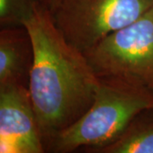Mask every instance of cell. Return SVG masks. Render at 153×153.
Wrapping results in <instances>:
<instances>
[{
	"label": "cell",
	"mask_w": 153,
	"mask_h": 153,
	"mask_svg": "<svg viewBox=\"0 0 153 153\" xmlns=\"http://www.w3.org/2000/svg\"><path fill=\"white\" fill-rule=\"evenodd\" d=\"M33 58V41L25 26L1 28L0 85L28 88Z\"/></svg>",
	"instance_id": "6"
},
{
	"label": "cell",
	"mask_w": 153,
	"mask_h": 153,
	"mask_svg": "<svg viewBox=\"0 0 153 153\" xmlns=\"http://www.w3.org/2000/svg\"><path fill=\"white\" fill-rule=\"evenodd\" d=\"M152 6L153 0H57L50 14L66 40L85 52Z\"/></svg>",
	"instance_id": "4"
},
{
	"label": "cell",
	"mask_w": 153,
	"mask_h": 153,
	"mask_svg": "<svg viewBox=\"0 0 153 153\" xmlns=\"http://www.w3.org/2000/svg\"><path fill=\"white\" fill-rule=\"evenodd\" d=\"M0 152H46L29 89L23 85H0Z\"/></svg>",
	"instance_id": "5"
},
{
	"label": "cell",
	"mask_w": 153,
	"mask_h": 153,
	"mask_svg": "<svg viewBox=\"0 0 153 153\" xmlns=\"http://www.w3.org/2000/svg\"><path fill=\"white\" fill-rule=\"evenodd\" d=\"M39 0H0L1 28L24 26Z\"/></svg>",
	"instance_id": "8"
},
{
	"label": "cell",
	"mask_w": 153,
	"mask_h": 153,
	"mask_svg": "<svg viewBox=\"0 0 153 153\" xmlns=\"http://www.w3.org/2000/svg\"><path fill=\"white\" fill-rule=\"evenodd\" d=\"M83 53L99 77L117 78L153 89V6Z\"/></svg>",
	"instance_id": "3"
},
{
	"label": "cell",
	"mask_w": 153,
	"mask_h": 153,
	"mask_svg": "<svg viewBox=\"0 0 153 153\" xmlns=\"http://www.w3.org/2000/svg\"><path fill=\"white\" fill-rule=\"evenodd\" d=\"M90 153H153V108L137 114L113 142Z\"/></svg>",
	"instance_id": "7"
},
{
	"label": "cell",
	"mask_w": 153,
	"mask_h": 153,
	"mask_svg": "<svg viewBox=\"0 0 153 153\" xmlns=\"http://www.w3.org/2000/svg\"><path fill=\"white\" fill-rule=\"evenodd\" d=\"M24 26L34 51L28 89L46 152L55 136L91 107L100 78L84 53L66 40L40 1Z\"/></svg>",
	"instance_id": "1"
},
{
	"label": "cell",
	"mask_w": 153,
	"mask_h": 153,
	"mask_svg": "<svg viewBox=\"0 0 153 153\" xmlns=\"http://www.w3.org/2000/svg\"><path fill=\"white\" fill-rule=\"evenodd\" d=\"M44 6H46V8H48L49 11H51L54 7H55V4L57 2V0H39Z\"/></svg>",
	"instance_id": "9"
},
{
	"label": "cell",
	"mask_w": 153,
	"mask_h": 153,
	"mask_svg": "<svg viewBox=\"0 0 153 153\" xmlns=\"http://www.w3.org/2000/svg\"><path fill=\"white\" fill-rule=\"evenodd\" d=\"M93 105L75 123L60 132L47 146L46 152H85L113 142L134 117L153 108V89L117 78L99 77Z\"/></svg>",
	"instance_id": "2"
}]
</instances>
